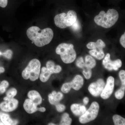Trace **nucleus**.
<instances>
[{"label":"nucleus","mask_w":125,"mask_h":125,"mask_svg":"<svg viewBox=\"0 0 125 125\" xmlns=\"http://www.w3.org/2000/svg\"><path fill=\"white\" fill-rule=\"evenodd\" d=\"M27 34L28 38L38 47H43L49 44L54 37V33L51 29L46 28L41 30L36 26L29 28Z\"/></svg>","instance_id":"obj_1"},{"label":"nucleus","mask_w":125,"mask_h":125,"mask_svg":"<svg viewBox=\"0 0 125 125\" xmlns=\"http://www.w3.org/2000/svg\"><path fill=\"white\" fill-rule=\"evenodd\" d=\"M118 12L114 9H109L107 13L101 11L94 18V21L96 24L105 28H109L112 27L118 20Z\"/></svg>","instance_id":"obj_2"},{"label":"nucleus","mask_w":125,"mask_h":125,"mask_svg":"<svg viewBox=\"0 0 125 125\" xmlns=\"http://www.w3.org/2000/svg\"><path fill=\"white\" fill-rule=\"evenodd\" d=\"M74 48L73 44L63 43L57 47L56 52L60 55L63 62L69 64L73 62L76 58V52Z\"/></svg>","instance_id":"obj_3"},{"label":"nucleus","mask_w":125,"mask_h":125,"mask_svg":"<svg viewBox=\"0 0 125 125\" xmlns=\"http://www.w3.org/2000/svg\"><path fill=\"white\" fill-rule=\"evenodd\" d=\"M40 68V61L37 59L31 60L22 72L23 78L25 80L30 79L32 81H36L39 78Z\"/></svg>","instance_id":"obj_4"},{"label":"nucleus","mask_w":125,"mask_h":125,"mask_svg":"<svg viewBox=\"0 0 125 125\" xmlns=\"http://www.w3.org/2000/svg\"><path fill=\"white\" fill-rule=\"evenodd\" d=\"M77 14L73 10H70L67 14L62 13L57 15L54 18L55 24L57 27L65 29L71 27L77 20Z\"/></svg>","instance_id":"obj_5"},{"label":"nucleus","mask_w":125,"mask_h":125,"mask_svg":"<svg viewBox=\"0 0 125 125\" xmlns=\"http://www.w3.org/2000/svg\"><path fill=\"white\" fill-rule=\"evenodd\" d=\"M99 106L96 102L92 103L91 105L84 114L81 116L79 120L81 123L84 124L96 119L98 115Z\"/></svg>","instance_id":"obj_6"},{"label":"nucleus","mask_w":125,"mask_h":125,"mask_svg":"<svg viewBox=\"0 0 125 125\" xmlns=\"http://www.w3.org/2000/svg\"><path fill=\"white\" fill-rule=\"evenodd\" d=\"M103 64L105 69L108 70H114L117 71L121 67L122 62L120 59L112 61L110 58V54L108 53L103 61Z\"/></svg>","instance_id":"obj_7"},{"label":"nucleus","mask_w":125,"mask_h":125,"mask_svg":"<svg viewBox=\"0 0 125 125\" xmlns=\"http://www.w3.org/2000/svg\"><path fill=\"white\" fill-rule=\"evenodd\" d=\"M105 84L102 79H99L96 82L91 83L89 86V91L93 96L98 97L101 95L105 87Z\"/></svg>","instance_id":"obj_8"},{"label":"nucleus","mask_w":125,"mask_h":125,"mask_svg":"<svg viewBox=\"0 0 125 125\" xmlns=\"http://www.w3.org/2000/svg\"><path fill=\"white\" fill-rule=\"evenodd\" d=\"M114 79L113 77L110 76L108 78L106 84L101 94V97L104 99H107L110 97L113 92L114 87Z\"/></svg>","instance_id":"obj_9"},{"label":"nucleus","mask_w":125,"mask_h":125,"mask_svg":"<svg viewBox=\"0 0 125 125\" xmlns=\"http://www.w3.org/2000/svg\"><path fill=\"white\" fill-rule=\"evenodd\" d=\"M18 104V100L14 98L2 102L0 104V108L3 111L10 112L15 110Z\"/></svg>","instance_id":"obj_10"},{"label":"nucleus","mask_w":125,"mask_h":125,"mask_svg":"<svg viewBox=\"0 0 125 125\" xmlns=\"http://www.w3.org/2000/svg\"><path fill=\"white\" fill-rule=\"evenodd\" d=\"M38 106L30 99H27L25 101L23 104V107L25 111L29 114H33L38 111Z\"/></svg>","instance_id":"obj_11"},{"label":"nucleus","mask_w":125,"mask_h":125,"mask_svg":"<svg viewBox=\"0 0 125 125\" xmlns=\"http://www.w3.org/2000/svg\"><path fill=\"white\" fill-rule=\"evenodd\" d=\"M28 96L29 98L36 105H40L42 103V99L40 94L37 91L35 90H31L28 92Z\"/></svg>","instance_id":"obj_12"},{"label":"nucleus","mask_w":125,"mask_h":125,"mask_svg":"<svg viewBox=\"0 0 125 125\" xmlns=\"http://www.w3.org/2000/svg\"><path fill=\"white\" fill-rule=\"evenodd\" d=\"M71 109L72 113L77 116L82 115L87 110L85 106L77 104H72L71 106Z\"/></svg>","instance_id":"obj_13"},{"label":"nucleus","mask_w":125,"mask_h":125,"mask_svg":"<svg viewBox=\"0 0 125 125\" xmlns=\"http://www.w3.org/2000/svg\"><path fill=\"white\" fill-rule=\"evenodd\" d=\"M70 83L72 88L75 90L78 91L83 86L84 83L83 79L81 75H77Z\"/></svg>","instance_id":"obj_14"},{"label":"nucleus","mask_w":125,"mask_h":125,"mask_svg":"<svg viewBox=\"0 0 125 125\" xmlns=\"http://www.w3.org/2000/svg\"><path fill=\"white\" fill-rule=\"evenodd\" d=\"M106 46L105 43L101 39H98L96 42H91L88 43L87 48L90 49H95L97 50H103Z\"/></svg>","instance_id":"obj_15"},{"label":"nucleus","mask_w":125,"mask_h":125,"mask_svg":"<svg viewBox=\"0 0 125 125\" xmlns=\"http://www.w3.org/2000/svg\"><path fill=\"white\" fill-rule=\"evenodd\" d=\"M46 68L52 74L58 73L61 71L62 69L59 65H55L54 62L49 61L46 64Z\"/></svg>","instance_id":"obj_16"},{"label":"nucleus","mask_w":125,"mask_h":125,"mask_svg":"<svg viewBox=\"0 0 125 125\" xmlns=\"http://www.w3.org/2000/svg\"><path fill=\"white\" fill-rule=\"evenodd\" d=\"M0 118L4 125H16L18 123V121L12 120L8 114L0 112Z\"/></svg>","instance_id":"obj_17"},{"label":"nucleus","mask_w":125,"mask_h":125,"mask_svg":"<svg viewBox=\"0 0 125 125\" xmlns=\"http://www.w3.org/2000/svg\"><path fill=\"white\" fill-rule=\"evenodd\" d=\"M52 74L51 72L47 69L46 67H42L39 75V79L42 82L45 83L49 79Z\"/></svg>","instance_id":"obj_18"},{"label":"nucleus","mask_w":125,"mask_h":125,"mask_svg":"<svg viewBox=\"0 0 125 125\" xmlns=\"http://www.w3.org/2000/svg\"><path fill=\"white\" fill-rule=\"evenodd\" d=\"M85 67L92 69L96 65V61L92 56L88 55L85 56Z\"/></svg>","instance_id":"obj_19"},{"label":"nucleus","mask_w":125,"mask_h":125,"mask_svg":"<svg viewBox=\"0 0 125 125\" xmlns=\"http://www.w3.org/2000/svg\"><path fill=\"white\" fill-rule=\"evenodd\" d=\"M89 52L90 55L99 60H102L105 56V54L103 50L91 49L89 51Z\"/></svg>","instance_id":"obj_20"},{"label":"nucleus","mask_w":125,"mask_h":125,"mask_svg":"<svg viewBox=\"0 0 125 125\" xmlns=\"http://www.w3.org/2000/svg\"><path fill=\"white\" fill-rule=\"evenodd\" d=\"M72 122V119L70 117L69 115L66 113H64L62 116L60 125H71Z\"/></svg>","instance_id":"obj_21"},{"label":"nucleus","mask_w":125,"mask_h":125,"mask_svg":"<svg viewBox=\"0 0 125 125\" xmlns=\"http://www.w3.org/2000/svg\"><path fill=\"white\" fill-rule=\"evenodd\" d=\"M17 90L15 88H12L10 89L6 93V97L4 98V101H7L14 98L17 94Z\"/></svg>","instance_id":"obj_22"},{"label":"nucleus","mask_w":125,"mask_h":125,"mask_svg":"<svg viewBox=\"0 0 125 125\" xmlns=\"http://www.w3.org/2000/svg\"><path fill=\"white\" fill-rule=\"evenodd\" d=\"M114 125H125V118L118 115H115L113 117Z\"/></svg>","instance_id":"obj_23"},{"label":"nucleus","mask_w":125,"mask_h":125,"mask_svg":"<svg viewBox=\"0 0 125 125\" xmlns=\"http://www.w3.org/2000/svg\"><path fill=\"white\" fill-rule=\"evenodd\" d=\"M125 85H122L120 88L116 92L115 97L117 99H121L123 98L125 95Z\"/></svg>","instance_id":"obj_24"},{"label":"nucleus","mask_w":125,"mask_h":125,"mask_svg":"<svg viewBox=\"0 0 125 125\" xmlns=\"http://www.w3.org/2000/svg\"><path fill=\"white\" fill-rule=\"evenodd\" d=\"M52 94L54 95V99L56 103V104L59 103L63 98V94L61 92H58L57 93L56 91H54L52 92Z\"/></svg>","instance_id":"obj_25"},{"label":"nucleus","mask_w":125,"mask_h":125,"mask_svg":"<svg viewBox=\"0 0 125 125\" xmlns=\"http://www.w3.org/2000/svg\"><path fill=\"white\" fill-rule=\"evenodd\" d=\"M71 83H65L62 85L61 90L64 93H68L72 89Z\"/></svg>","instance_id":"obj_26"},{"label":"nucleus","mask_w":125,"mask_h":125,"mask_svg":"<svg viewBox=\"0 0 125 125\" xmlns=\"http://www.w3.org/2000/svg\"><path fill=\"white\" fill-rule=\"evenodd\" d=\"M83 74L84 76L87 79H89L91 78L92 75V69L84 67L83 68Z\"/></svg>","instance_id":"obj_27"},{"label":"nucleus","mask_w":125,"mask_h":125,"mask_svg":"<svg viewBox=\"0 0 125 125\" xmlns=\"http://www.w3.org/2000/svg\"><path fill=\"white\" fill-rule=\"evenodd\" d=\"M9 82L6 80L2 81L0 83V93H4L6 91V89L9 87Z\"/></svg>","instance_id":"obj_28"},{"label":"nucleus","mask_w":125,"mask_h":125,"mask_svg":"<svg viewBox=\"0 0 125 125\" xmlns=\"http://www.w3.org/2000/svg\"><path fill=\"white\" fill-rule=\"evenodd\" d=\"M76 64L78 67L81 69H83L85 67V63L83 57H81L77 59L76 62Z\"/></svg>","instance_id":"obj_29"},{"label":"nucleus","mask_w":125,"mask_h":125,"mask_svg":"<svg viewBox=\"0 0 125 125\" xmlns=\"http://www.w3.org/2000/svg\"><path fill=\"white\" fill-rule=\"evenodd\" d=\"M55 106L57 111L59 112H64L66 108L64 105L61 104L59 103L56 104Z\"/></svg>","instance_id":"obj_30"},{"label":"nucleus","mask_w":125,"mask_h":125,"mask_svg":"<svg viewBox=\"0 0 125 125\" xmlns=\"http://www.w3.org/2000/svg\"><path fill=\"white\" fill-rule=\"evenodd\" d=\"M119 77L122 82V85H125V70L121 71L119 73Z\"/></svg>","instance_id":"obj_31"},{"label":"nucleus","mask_w":125,"mask_h":125,"mask_svg":"<svg viewBox=\"0 0 125 125\" xmlns=\"http://www.w3.org/2000/svg\"><path fill=\"white\" fill-rule=\"evenodd\" d=\"M2 55L7 59H10L12 57L13 52L10 50H7L2 53Z\"/></svg>","instance_id":"obj_32"},{"label":"nucleus","mask_w":125,"mask_h":125,"mask_svg":"<svg viewBox=\"0 0 125 125\" xmlns=\"http://www.w3.org/2000/svg\"><path fill=\"white\" fill-rule=\"evenodd\" d=\"M48 100L50 103L52 105H55L56 104V103L54 99V96L52 94H49L48 96Z\"/></svg>","instance_id":"obj_33"},{"label":"nucleus","mask_w":125,"mask_h":125,"mask_svg":"<svg viewBox=\"0 0 125 125\" xmlns=\"http://www.w3.org/2000/svg\"><path fill=\"white\" fill-rule=\"evenodd\" d=\"M9 3V0H0V7L4 8L6 7Z\"/></svg>","instance_id":"obj_34"},{"label":"nucleus","mask_w":125,"mask_h":125,"mask_svg":"<svg viewBox=\"0 0 125 125\" xmlns=\"http://www.w3.org/2000/svg\"><path fill=\"white\" fill-rule=\"evenodd\" d=\"M71 26H72L73 29L75 30H78L80 28L79 23V22H78L77 20Z\"/></svg>","instance_id":"obj_35"},{"label":"nucleus","mask_w":125,"mask_h":125,"mask_svg":"<svg viewBox=\"0 0 125 125\" xmlns=\"http://www.w3.org/2000/svg\"><path fill=\"white\" fill-rule=\"evenodd\" d=\"M120 42L121 45L124 48H125V32L121 37L120 39Z\"/></svg>","instance_id":"obj_36"},{"label":"nucleus","mask_w":125,"mask_h":125,"mask_svg":"<svg viewBox=\"0 0 125 125\" xmlns=\"http://www.w3.org/2000/svg\"><path fill=\"white\" fill-rule=\"evenodd\" d=\"M89 102V99L87 97H85L83 99V102L84 105H87L88 103Z\"/></svg>","instance_id":"obj_37"},{"label":"nucleus","mask_w":125,"mask_h":125,"mask_svg":"<svg viewBox=\"0 0 125 125\" xmlns=\"http://www.w3.org/2000/svg\"><path fill=\"white\" fill-rule=\"evenodd\" d=\"M46 111V109L44 107H38V111H39L42 112H44Z\"/></svg>","instance_id":"obj_38"},{"label":"nucleus","mask_w":125,"mask_h":125,"mask_svg":"<svg viewBox=\"0 0 125 125\" xmlns=\"http://www.w3.org/2000/svg\"><path fill=\"white\" fill-rule=\"evenodd\" d=\"M5 69L3 67H0V73L4 72Z\"/></svg>","instance_id":"obj_39"},{"label":"nucleus","mask_w":125,"mask_h":125,"mask_svg":"<svg viewBox=\"0 0 125 125\" xmlns=\"http://www.w3.org/2000/svg\"><path fill=\"white\" fill-rule=\"evenodd\" d=\"M48 125H55V124H54V123H49V124H48Z\"/></svg>","instance_id":"obj_40"},{"label":"nucleus","mask_w":125,"mask_h":125,"mask_svg":"<svg viewBox=\"0 0 125 125\" xmlns=\"http://www.w3.org/2000/svg\"><path fill=\"white\" fill-rule=\"evenodd\" d=\"M4 125V123H2L1 120H0V125Z\"/></svg>","instance_id":"obj_41"},{"label":"nucleus","mask_w":125,"mask_h":125,"mask_svg":"<svg viewBox=\"0 0 125 125\" xmlns=\"http://www.w3.org/2000/svg\"><path fill=\"white\" fill-rule=\"evenodd\" d=\"M2 52H1L0 51V55H2Z\"/></svg>","instance_id":"obj_42"}]
</instances>
